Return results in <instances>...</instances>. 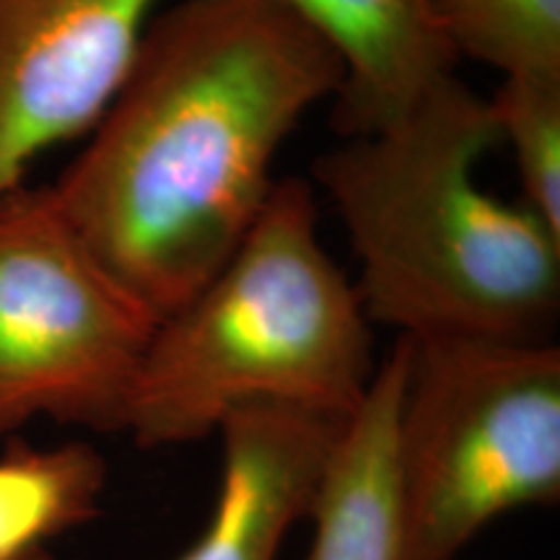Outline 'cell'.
Returning a JSON list of instances; mask_svg holds the SVG:
<instances>
[{
  "label": "cell",
  "instance_id": "6da1fadb",
  "mask_svg": "<svg viewBox=\"0 0 560 560\" xmlns=\"http://www.w3.org/2000/svg\"><path fill=\"white\" fill-rule=\"evenodd\" d=\"M340 86L338 55L276 0H179L50 192L159 325L234 255L278 151Z\"/></svg>",
  "mask_w": 560,
  "mask_h": 560
},
{
  "label": "cell",
  "instance_id": "7a4b0ae2",
  "mask_svg": "<svg viewBox=\"0 0 560 560\" xmlns=\"http://www.w3.org/2000/svg\"><path fill=\"white\" fill-rule=\"evenodd\" d=\"M495 145L488 96L452 73L395 122L314 161L359 257L371 325L405 338L550 340L560 234L480 185Z\"/></svg>",
  "mask_w": 560,
  "mask_h": 560
},
{
  "label": "cell",
  "instance_id": "3957f363",
  "mask_svg": "<svg viewBox=\"0 0 560 560\" xmlns=\"http://www.w3.org/2000/svg\"><path fill=\"white\" fill-rule=\"evenodd\" d=\"M376 366L355 283L319 240L312 185L291 177L234 255L156 325L125 433L143 450L192 444L255 405L348 418Z\"/></svg>",
  "mask_w": 560,
  "mask_h": 560
},
{
  "label": "cell",
  "instance_id": "277c9868",
  "mask_svg": "<svg viewBox=\"0 0 560 560\" xmlns=\"http://www.w3.org/2000/svg\"><path fill=\"white\" fill-rule=\"evenodd\" d=\"M405 348L400 560H459L501 516L560 501V348L480 338H405Z\"/></svg>",
  "mask_w": 560,
  "mask_h": 560
},
{
  "label": "cell",
  "instance_id": "5b68a950",
  "mask_svg": "<svg viewBox=\"0 0 560 560\" xmlns=\"http://www.w3.org/2000/svg\"><path fill=\"white\" fill-rule=\"evenodd\" d=\"M156 319L81 242L50 187L0 200V439L37 418L125 433Z\"/></svg>",
  "mask_w": 560,
  "mask_h": 560
},
{
  "label": "cell",
  "instance_id": "8992f818",
  "mask_svg": "<svg viewBox=\"0 0 560 560\" xmlns=\"http://www.w3.org/2000/svg\"><path fill=\"white\" fill-rule=\"evenodd\" d=\"M161 0H0V200L42 153L91 132Z\"/></svg>",
  "mask_w": 560,
  "mask_h": 560
},
{
  "label": "cell",
  "instance_id": "52a82bcc",
  "mask_svg": "<svg viewBox=\"0 0 560 560\" xmlns=\"http://www.w3.org/2000/svg\"><path fill=\"white\" fill-rule=\"evenodd\" d=\"M346 418L255 405L221 423L213 509L174 560H278L285 537L310 520Z\"/></svg>",
  "mask_w": 560,
  "mask_h": 560
},
{
  "label": "cell",
  "instance_id": "ba28073f",
  "mask_svg": "<svg viewBox=\"0 0 560 560\" xmlns=\"http://www.w3.org/2000/svg\"><path fill=\"white\" fill-rule=\"evenodd\" d=\"M342 66L338 117L346 138L374 132L454 73L431 0H276Z\"/></svg>",
  "mask_w": 560,
  "mask_h": 560
},
{
  "label": "cell",
  "instance_id": "9c48e42d",
  "mask_svg": "<svg viewBox=\"0 0 560 560\" xmlns=\"http://www.w3.org/2000/svg\"><path fill=\"white\" fill-rule=\"evenodd\" d=\"M405 338L376 366L371 387L342 423L314 499L306 560H400L395 499V416Z\"/></svg>",
  "mask_w": 560,
  "mask_h": 560
},
{
  "label": "cell",
  "instance_id": "30bf717a",
  "mask_svg": "<svg viewBox=\"0 0 560 560\" xmlns=\"http://www.w3.org/2000/svg\"><path fill=\"white\" fill-rule=\"evenodd\" d=\"M107 478V462L86 441L9 444L0 454V560L47 550L55 537L94 522Z\"/></svg>",
  "mask_w": 560,
  "mask_h": 560
},
{
  "label": "cell",
  "instance_id": "8fae6325",
  "mask_svg": "<svg viewBox=\"0 0 560 560\" xmlns=\"http://www.w3.org/2000/svg\"><path fill=\"white\" fill-rule=\"evenodd\" d=\"M454 58L501 79H560V0H431Z\"/></svg>",
  "mask_w": 560,
  "mask_h": 560
},
{
  "label": "cell",
  "instance_id": "7c38bea8",
  "mask_svg": "<svg viewBox=\"0 0 560 560\" xmlns=\"http://www.w3.org/2000/svg\"><path fill=\"white\" fill-rule=\"evenodd\" d=\"M499 143H509L522 202L560 234V79H501L488 100Z\"/></svg>",
  "mask_w": 560,
  "mask_h": 560
},
{
  "label": "cell",
  "instance_id": "4fadbf2b",
  "mask_svg": "<svg viewBox=\"0 0 560 560\" xmlns=\"http://www.w3.org/2000/svg\"><path fill=\"white\" fill-rule=\"evenodd\" d=\"M21 560H55V558H52L50 550H37V552H32V556H26Z\"/></svg>",
  "mask_w": 560,
  "mask_h": 560
}]
</instances>
